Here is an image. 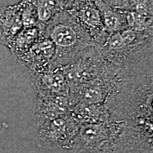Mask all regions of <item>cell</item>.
I'll return each mask as SVG.
<instances>
[{
  "label": "cell",
  "instance_id": "7c38bea8",
  "mask_svg": "<svg viewBox=\"0 0 153 153\" xmlns=\"http://www.w3.org/2000/svg\"><path fill=\"white\" fill-rule=\"evenodd\" d=\"M78 0H55L61 10H68Z\"/></svg>",
  "mask_w": 153,
  "mask_h": 153
},
{
  "label": "cell",
  "instance_id": "52a82bcc",
  "mask_svg": "<svg viewBox=\"0 0 153 153\" xmlns=\"http://www.w3.org/2000/svg\"><path fill=\"white\" fill-rule=\"evenodd\" d=\"M43 38H45L44 30L38 26L24 28L14 38L8 48L18 60Z\"/></svg>",
  "mask_w": 153,
  "mask_h": 153
},
{
  "label": "cell",
  "instance_id": "8992f818",
  "mask_svg": "<svg viewBox=\"0 0 153 153\" xmlns=\"http://www.w3.org/2000/svg\"><path fill=\"white\" fill-rule=\"evenodd\" d=\"M23 29L20 2L0 7V41L2 44L8 47Z\"/></svg>",
  "mask_w": 153,
  "mask_h": 153
},
{
  "label": "cell",
  "instance_id": "277c9868",
  "mask_svg": "<svg viewBox=\"0 0 153 153\" xmlns=\"http://www.w3.org/2000/svg\"><path fill=\"white\" fill-rule=\"evenodd\" d=\"M30 74L39 96L62 97L70 89L63 67L54 64L45 71Z\"/></svg>",
  "mask_w": 153,
  "mask_h": 153
},
{
  "label": "cell",
  "instance_id": "9c48e42d",
  "mask_svg": "<svg viewBox=\"0 0 153 153\" xmlns=\"http://www.w3.org/2000/svg\"><path fill=\"white\" fill-rule=\"evenodd\" d=\"M35 7L38 16V27L45 30V27L51 22L61 9L55 0H28Z\"/></svg>",
  "mask_w": 153,
  "mask_h": 153
},
{
  "label": "cell",
  "instance_id": "3957f363",
  "mask_svg": "<svg viewBox=\"0 0 153 153\" xmlns=\"http://www.w3.org/2000/svg\"><path fill=\"white\" fill-rule=\"evenodd\" d=\"M67 11L91 36L95 48L100 46L109 36L94 0H78Z\"/></svg>",
  "mask_w": 153,
  "mask_h": 153
},
{
  "label": "cell",
  "instance_id": "30bf717a",
  "mask_svg": "<svg viewBox=\"0 0 153 153\" xmlns=\"http://www.w3.org/2000/svg\"><path fill=\"white\" fill-rule=\"evenodd\" d=\"M20 4L24 28L38 26L37 13L34 6L28 0H22Z\"/></svg>",
  "mask_w": 153,
  "mask_h": 153
},
{
  "label": "cell",
  "instance_id": "ba28073f",
  "mask_svg": "<svg viewBox=\"0 0 153 153\" xmlns=\"http://www.w3.org/2000/svg\"><path fill=\"white\" fill-rule=\"evenodd\" d=\"M94 1L100 10L105 30L108 34L128 28L125 11L113 8L101 0H94Z\"/></svg>",
  "mask_w": 153,
  "mask_h": 153
},
{
  "label": "cell",
  "instance_id": "8fae6325",
  "mask_svg": "<svg viewBox=\"0 0 153 153\" xmlns=\"http://www.w3.org/2000/svg\"><path fill=\"white\" fill-rule=\"evenodd\" d=\"M101 1L113 8L124 10L127 0H101Z\"/></svg>",
  "mask_w": 153,
  "mask_h": 153
},
{
  "label": "cell",
  "instance_id": "5b68a950",
  "mask_svg": "<svg viewBox=\"0 0 153 153\" xmlns=\"http://www.w3.org/2000/svg\"><path fill=\"white\" fill-rule=\"evenodd\" d=\"M55 54L54 44L48 38H43L18 60L29 68L30 73L41 72L55 64Z\"/></svg>",
  "mask_w": 153,
  "mask_h": 153
},
{
  "label": "cell",
  "instance_id": "6da1fadb",
  "mask_svg": "<svg viewBox=\"0 0 153 153\" xmlns=\"http://www.w3.org/2000/svg\"><path fill=\"white\" fill-rule=\"evenodd\" d=\"M45 38L54 44V63L68 65L84 50L94 47L92 38L67 10H61L45 27Z\"/></svg>",
  "mask_w": 153,
  "mask_h": 153
},
{
  "label": "cell",
  "instance_id": "7a4b0ae2",
  "mask_svg": "<svg viewBox=\"0 0 153 153\" xmlns=\"http://www.w3.org/2000/svg\"><path fill=\"white\" fill-rule=\"evenodd\" d=\"M107 67L98 49L90 47L80 52L63 69L72 89L98 79L105 73Z\"/></svg>",
  "mask_w": 153,
  "mask_h": 153
}]
</instances>
